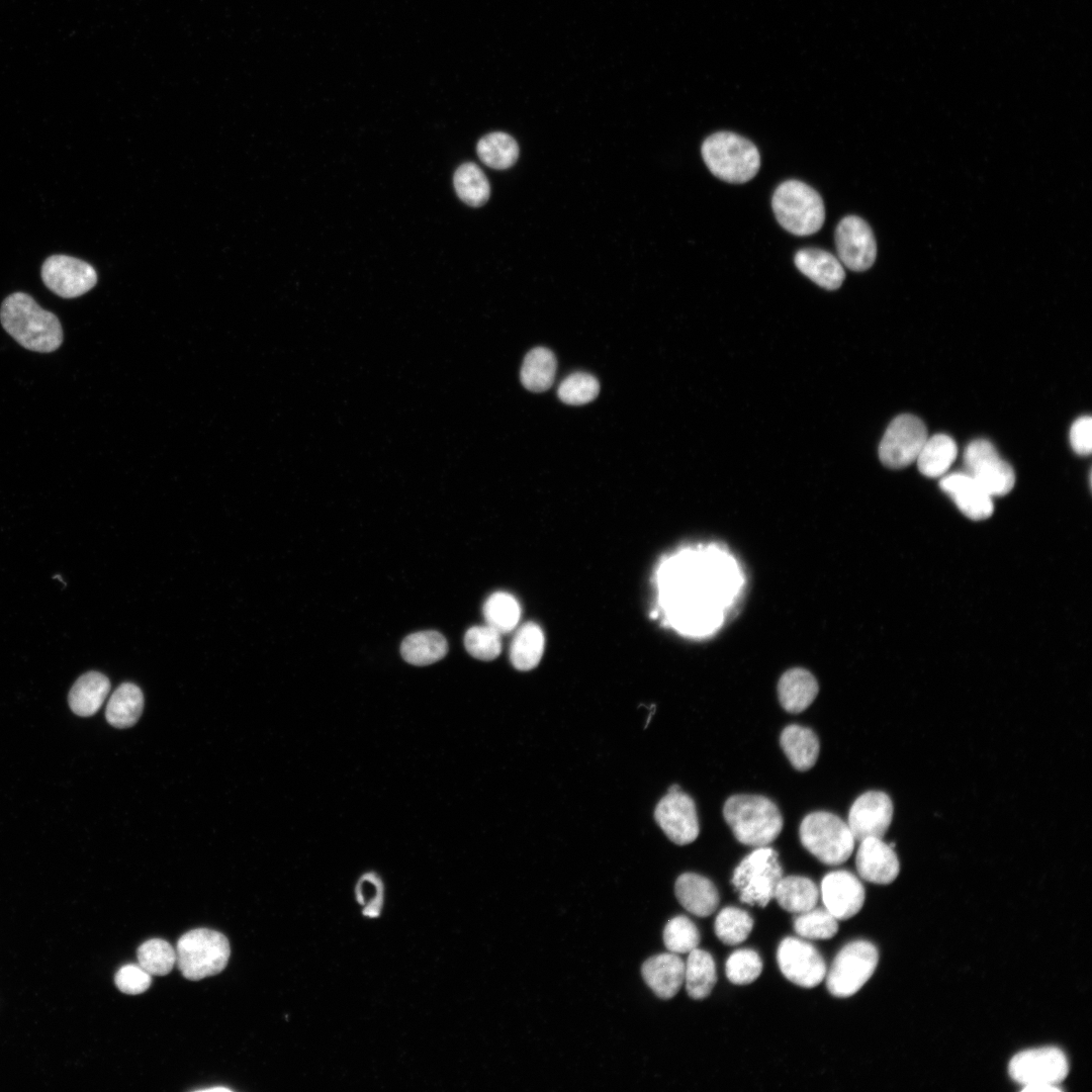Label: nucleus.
<instances>
[{
    "label": "nucleus",
    "mask_w": 1092,
    "mask_h": 1092,
    "mask_svg": "<svg viewBox=\"0 0 1092 1092\" xmlns=\"http://www.w3.org/2000/svg\"><path fill=\"white\" fill-rule=\"evenodd\" d=\"M0 320L5 331L28 350L48 353L62 344L63 331L58 317L26 293L15 292L6 297Z\"/></svg>",
    "instance_id": "f257e3e1"
},
{
    "label": "nucleus",
    "mask_w": 1092,
    "mask_h": 1092,
    "mask_svg": "<svg viewBox=\"0 0 1092 1092\" xmlns=\"http://www.w3.org/2000/svg\"><path fill=\"white\" fill-rule=\"evenodd\" d=\"M723 815L735 838L749 846H766L783 828L779 808L763 796H731L724 804Z\"/></svg>",
    "instance_id": "f03ea898"
},
{
    "label": "nucleus",
    "mask_w": 1092,
    "mask_h": 1092,
    "mask_svg": "<svg viewBox=\"0 0 1092 1092\" xmlns=\"http://www.w3.org/2000/svg\"><path fill=\"white\" fill-rule=\"evenodd\" d=\"M701 151L710 172L728 183H745L757 174L760 167V156L755 145L734 132L711 134L704 141Z\"/></svg>",
    "instance_id": "7ed1b4c3"
},
{
    "label": "nucleus",
    "mask_w": 1092,
    "mask_h": 1092,
    "mask_svg": "<svg viewBox=\"0 0 1092 1092\" xmlns=\"http://www.w3.org/2000/svg\"><path fill=\"white\" fill-rule=\"evenodd\" d=\"M771 207L779 223L796 236L817 233L825 220V206L820 194L799 180H787L774 192Z\"/></svg>",
    "instance_id": "20e7f679"
},
{
    "label": "nucleus",
    "mask_w": 1092,
    "mask_h": 1092,
    "mask_svg": "<svg viewBox=\"0 0 1092 1092\" xmlns=\"http://www.w3.org/2000/svg\"><path fill=\"white\" fill-rule=\"evenodd\" d=\"M175 950L180 972L191 981L220 973L231 953L228 938L208 928H196L184 933L178 939Z\"/></svg>",
    "instance_id": "39448f33"
},
{
    "label": "nucleus",
    "mask_w": 1092,
    "mask_h": 1092,
    "mask_svg": "<svg viewBox=\"0 0 1092 1092\" xmlns=\"http://www.w3.org/2000/svg\"><path fill=\"white\" fill-rule=\"evenodd\" d=\"M803 846L828 866L844 862L852 853L854 837L837 815L818 811L808 814L799 828Z\"/></svg>",
    "instance_id": "423d86ee"
},
{
    "label": "nucleus",
    "mask_w": 1092,
    "mask_h": 1092,
    "mask_svg": "<svg viewBox=\"0 0 1092 1092\" xmlns=\"http://www.w3.org/2000/svg\"><path fill=\"white\" fill-rule=\"evenodd\" d=\"M782 878L779 853L771 847L760 846L735 868L731 884L739 893L742 903L765 907L774 899Z\"/></svg>",
    "instance_id": "0eeeda50"
},
{
    "label": "nucleus",
    "mask_w": 1092,
    "mask_h": 1092,
    "mask_svg": "<svg viewBox=\"0 0 1092 1092\" xmlns=\"http://www.w3.org/2000/svg\"><path fill=\"white\" fill-rule=\"evenodd\" d=\"M879 962L877 947L867 940L847 943L826 973L829 993L838 998L855 994L872 977Z\"/></svg>",
    "instance_id": "6e6552de"
},
{
    "label": "nucleus",
    "mask_w": 1092,
    "mask_h": 1092,
    "mask_svg": "<svg viewBox=\"0 0 1092 1092\" xmlns=\"http://www.w3.org/2000/svg\"><path fill=\"white\" fill-rule=\"evenodd\" d=\"M966 473L973 477L992 497L1012 490L1015 474L1012 467L985 439L972 441L964 453Z\"/></svg>",
    "instance_id": "1a4fd4ad"
},
{
    "label": "nucleus",
    "mask_w": 1092,
    "mask_h": 1092,
    "mask_svg": "<svg viewBox=\"0 0 1092 1092\" xmlns=\"http://www.w3.org/2000/svg\"><path fill=\"white\" fill-rule=\"evenodd\" d=\"M927 438V429L919 418L900 415L890 423L882 438L880 460L889 468H904L916 461Z\"/></svg>",
    "instance_id": "9d476101"
},
{
    "label": "nucleus",
    "mask_w": 1092,
    "mask_h": 1092,
    "mask_svg": "<svg viewBox=\"0 0 1092 1092\" xmlns=\"http://www.w3.org/2000/svg\"><path fill=\"white\" fill-rule=\"evenodd\" d=\"M1010 1078L1023 1087L1035 1084L1056 1085L1069 1073L1065 1054L1058 1048L1044 1046L1016 1054L1009 1062Z\"/></svg>",
    "instance_id": "9b49d317"
},
{
    "label": "nucleus",
    "mask_w": 1092,
    "mask_h": 1092,
    "mask_svg": "<svg viewBox=\"0 0 1092 1092\" xmlns=\"http://www.w3.org/2000/svg\"><path fill=\"white\" fill-rule=\"evenodd\" d=\"M777 959L782 974L790 982L803 988L816 987L827 973L820 952L811 943L800 938L783 939L778 947Z\"/></svg>",
    "instance_id": "f8f14e48"
},
{
    "label": "nucleus",
    "mask_w": 1092,
    "mask_h": 1092,
    "mask_svg": "<svg viewBox=\"0 0 1092 1092\" xmlns=\"http://www.w3.org/2000/svg\"><path fill=\"white\" fill-rule=\"evenodd\" d=\"M838 260L852 271H866L877 257V244L869 223L856 215L843 217L834 234Z\"/></svg>",
    "instance_id": "ddd939ff"
},
{
    "label": "nucleus",
    "mask_w": 1092,
    "mask_h": 1092,
    "mask_svg": "<svg viewBox=\"0 0 1092 1092\" xmlns=\"http://www.w3.org/2000/svg\"><path fill=\"white\" fill-rule=\"evenodd\" d=\"M46 286L64 298L78 297L97 282V274L88 263L66 255L49 257L41 267Z\"/></svg>",
    "instance_id": "4468645a"
},
{
    "label": "nucleus",
    "mask_w": 1092,
    "mask_h": 1092,
    "mask_svg": "<svg viewBox=\"0 0 1092 1092\" xmlns=\"http://www.w3.org/2000/svg\"><path fill=\"white\" fill-rule=\"evenodd\" d=\"M654 817L665 835L678 845L693 842L700 827L694 800L679 791L667 792L655 807Z\"/></svg>",
    "instance_id": "2eb2a0df"
},
{
    "label": "nucleus",
    "mask_w": 1092,
    "mask_h": 1092,
    "mask_svg": "<svg viewBox=\"0 0 1092 1092\" xmlns=\"http://www.w3.org/2000/svg\"><path fill=\"white\" fill-rule=\"evenodd\" d=\"M893 813V802L886 793L869 791L851 805L847 825L855 840L882 838L891 825Z\"/></svg>",
    "instance_id": "dca6fc26"
},
{
    "label": "nucleus",
    "mask_w": 1092,
    "mask_h": 1092,
    "mask_svg": "<svg viewBox=\"0 0 1092 1092\" xmlns=\"http://www.w3.org/2000/svg\"><path fill=\"white\" fill-rule=\"evenodd\" d=\"M825 909L837 920H846L859 912L864 903V889L850 872L834 871L821 882Z\"/></svg>",
    "instance_id": "f3484780"
},
{
    "label": "nucleus",
    "mask_w": 1092,
    "mask_h": 1092,
    "mask_svg": "<svg viewBox=\"0 0 1092 1092\" xmlns=\"http://www.w3.org/2000/svg\"><path fill=\"white\" fill-rule=\"evenodd\" d=\"M939 486L969 519H988L994 511L992 496L968 473L944 474Z\"/></svg>",
    "instance_id": "a211bd4d"
},
{
    "label": "nucleus",
    "mask_w": 1092,
    "mask_h": 1092,
    "mask_svg": "<svg viewBox=\"0 0 1092 1092\" xmlns=\"http://www.w3.org/2000/svg\"><path fill=\"white\" fill-rule=\"evenodd\" d=\"M855 864L863 880L880 885L892 883L900 872V862L893 846L879 837H868L860 841Z\"/></svg>",
    "instance_id": "6ab92c4d"
},
{
    "label": "nucleus",
    "mask_w": 1092,
    "mask_h": 1092,
    "mask_svg": "<svg viewBox=\"0 0 1092 1092\" xmlns=\"http://www.w3.org/2000/svg\"><path fill=\"white\" fill-rule=\"evenodd\" d=\"M641 975L658 998L667 1000L675 996L684 984L685 963L676 953H659L643 963Z\"/></svg>",
    "instance_id": "aec40b11"
},
{
    "label": "nucleus",
    "mask_w": 1092,
    "mask_h": 1092,
    "mask_svg": "<svg viewBox=\"0 0 1092 1092\" xmlns=\"http://www.w3.org/2000/svg\"><path fill=\"white\" fill-rule=\"evenodd\" d=\"M794 262L805 276L828 290L839 288L845 278L840 261L821 249H801L795 254Z\"/></svg>",
    "instance_id": "412c9836"
},
{
    "label": "nucleus",
    "mask_w": 1092,
    "mask_h": 1092,
    "mask_svg": "<svg viewBox=\"0 0 1092 1092\" xmlns=\"http://www.w3.org/2000/svg\"><path fill=\"white\" fill-rule=\"evenodd\" d=\"M674 893L680 905L699 917L711 915L719 904V894L715 885L709 879L695 873L680 875L675 881Z\"/></svg>",
    "instance_id": "4be33fe9"
},
{
    "label": "nucleus",
    "mask_w": 1092,
    "mask_h": 1092,
    "mask_svg": "<svg viewBox=\"0 0 1092 1092\" xmlns=\"http://www.w3.org/2000/svg\"><path fill=\"white\" fill-rule=\"evenodd\" d=\"M819 686L815 676L803 667L785 671L778 682V696L782 707L790 713L806 710L815 700Z\"/></svg>",
    "instance_id": "5701e85b"
},
{
    "label": "nucleus",
    "mask_w": 1092,
    "mask_h": 1092,
    "mask_svg": "<svg viewBox=\"0 0 1092 1092\" xmlns=\"http://www.w3.org/2000/svg\"><path fill=\"white\" fill-rule=\"evenodd\" d=\"M110 690L109 679L98 671L82 674L70 690L68 701L78 716L94 715L102 706Z\"/></svg>",
    "instance_id": "b1692460"
},
{
    "label": "nucleus",
    "mask_w": 1092,
    "mask_h": 1092,
    "mask_svg": "<svg viewBox=\"0 0 1092 1092\" xmlns=\"http://www.w3.org/2000/svg\"><path fill=\"white\" fill-rule=\"evenodd\" d=\"M780 744L791 764L798 770L810 769L819 755V740L810 728L789 725L781 733Z\"/></svg>",
    "instance_id": "393cba45"
},
{
    "label": "nucleus",
    "mask_w": 1092,
    "mask_h": 1092,
    "mask_svg": "<svg viewBox=\"0 0 1092 1092\" xmlns=\"http://www.w3.org/2000/svg\"><path fill=\"white\" fill-rule=\"evenodd\" d=\"M818 898L819 891L815 883L801 876L783 877L774 895V899L784 910L795 914L813 909Z\"/></svg>",
    "instance_id": "a878e982"
},
{
    "label": "nucleus",
    "mask_w": 1092,
    "mask_h": 1092,
    "mask_svg": "<svg viewBox=\"0 0 1092 1092\" xmlns=\"http://www.w3.org/2000/svg\"><path fill=\"white\" fill-rule=\"evenodd\" d=\"M144 709V695L131 682L120 685L111 695L105 711L107 722L116 728H128L136 723Z\"/></svg>",
    "instance_id": "bb28decb"
},
{
    "label": "nucleus",
    "mask_w": 1092,
    "mask_h": 1092,
    "mask_svg": "<svg viewBox=\"0 0 1092 1092\" xmlns=\"http://www.w3.org/2000/svg\"><path fill=\"white\" fill-rule=\"evenodd\" d=\"M448 652L445 637L437 631H421L406 636L401 645L402 658L418 666L429 665L441 660Z\"/></svg>",
    "instance_id": "cd10ccee"
},
{
    "label": "nucleus",
    "mask_w": 1092,
    "mask_h": 1092,
    "mask_svg": "<svg viewBox=\"0 0 1092 1092\" xmlns=\"http://www.w3.org/2000/svg\"><path fill=\"white\" fill-rule=\"evenodd\" d=\"M958 454L956 442L947 435L928 437L916 459L919 471L927 477H940L954 461Z\"/></svg>",
    "instance_id": "c85d7f7f"
},
{
    "label": "nucleus",
    "mask_w": 1092,
    "mask_h": 1092,
    "mask_svg": "<svg viewBox=\"0 0 1092 1092\" xmlns=\"http://www.w3.org/2000/svg\"><path fill=\"white\" fill-rule=\"evenodd\" d=\"M717 981L716 966L712 956L698 947L689 952L685 963L686 990L696 1000L706 998Z\"/></svg>",
    "instance_id": "c756f323"
},
{
    "label": "nucleus",
    "mask_w": 1092,
    "mask_h": 1092,
    "mask_svg": "<svg viewBox=\"0 0 1092 1092\" xmlns=\"http://www.w3.org/2000/svg\"><path fill=\"white\" fill-rule=\"evenodd\" d=\"M544 641L543 632L537 624H524L511 643L510 660L513 666L522 671L536 667L544 651Z\"/></svg>",
    "instance_id": "7c9ffc66"
},
{
    "label": "nucleus",
    "mask_w": 1092,
    "mask_h": 1092,
    "mask_svg": "<svg viewBox=\"0 0 1092 1092\" xmlns=\"http://www.w3.org/2000/svg\"><path fill=\"white\" fill-rule=\"evenodd\" d=\"M556 367L557 362L552 351L544 347L534 348L524 358L521 381L533 392L545 391L554 382Z\"/></svg>",
    "instance_id": "2f4dec72"
},
{
    "label": "nucleus",
    "mask_w": 1092,
    "mask_h": 1092,
    "mask_svg": "<svg viewBox=\"0 0 1092 1092\" xmlns=\"http://www.w3.org/2000/svg\"><path fill=\"white\" fill-rule=\"evenodd\" d=\"M476 152L486 166L496 170L510 168L519 157L517 142L510 134L502 131L490 132L481 138L477 143Z\"/></svg>",
    "instance_id": "473e14b6"
},
{
    "label": "nucleus",
    "mask_w": 1092,
    "mask_h": 1092,
    "mask_svg": "<svg viewBox=\"0 0 1092 1092\" xmlns=\"http://www.w3.org/2000/svg\"><path fill=\"white\" fill-rule=\"evenodd\" d=\"M453 182L458 197L470 206H481L489 198L488 180L483 171L472 162L463 163L457 168Z\"/></svg>",
    "instance_id": "72a5a7b5"
},
{
    "label": "nucleus",
    "mask_w": 1092,
    "mask_h": 1092,
    "mask_svg": "<svg viewBox=\"0 0 1092 1092\" xmlns=\"http://www.w3.org/2000/svg\"><path fill=\"white\" fill-rule=\"evenodd\" d=\"M483 615L487 626L499 634L512 631L518 624L521 609L517 600L505 592H496L486 600Z\"/></svg>",
    "instance_id": "f704fd0d"
},
{
    "label": "nucleus",
    "mask_w": 1092,
    "mask_h": 1092,
    "mask_svg": "<svg viewBox=\"0 0 1092 1092\" xmlns=\"http://www.w3.org/2000/svg\"><path fill=\"white\" fill-rule=\"evenodd\" d=\"M753 928V919L744 910L726 907L717 915L714 929L717 937L724 944L737 945L743 942Z\"/></svg>",
    "instance_id": "c9c22d12"
},
{
    "label": "nucleus",
    "mask_w": 1092,
    "mask_h": 1092,
    "mask_svg": "<svg viewBox=\"0 0 1092 1092\" xmlns=\"http://www.w3.org/2000/svg\"><path fill=\"white\" fill-rule=\"evenodd\" d=\"M136 958L139 965L151 976H164L176 964V950L168 941L152 938L139 946Z\"/></svg>",
    "instance_id": "e433bc0d"
},
{
    "label": "nucleus",
    "mask_w": 1092,
    "mask_h": 1092,
    "mask_svg": "<svg viewBox=\"0 0 1092 1092\" xmlns=\"http://www.w3.org/2000/svg\"><path fill=\"white\" fill-rule=\"evenodd\" d=\"M797 934L806 939H829L838 930L837 919L826 909H815L798 914L794 921Z\"/></svg>",
    "instance_id": "4c0bfd02"
},
{
    "label": "nucleus",
    "mask_w": 1092,
    "mask_h": 1092,
    "mask_svg": "<svg viewBox=\"0 0 1092 1092\" xmlns=\"http://www.w3.org/2000/svg\"><path fill=\"white\" fill-rule=\"evenodd\" d=\"M700 933L694 922L686 916H675L663 929V942L673 953H689L700 943Z\"/></svg>",
    "instance_id": "58836bf2"
},
{
    "label": "nucleus",
    "mask_w": 1092,
    "mask_h": 1092,
    "mask_svg": "<svg viewBox=\"0 0 1092 1092\" xmlns=\"http://www.w3.org/2000/svg\"><path fill=\"white\" fill-rule=\"evenodd\" d=\"M599 391L600 384L594 375L585 372H575L562 380L557 394L564 403L580 405L594 400Z\"/></svg>",
    "instance_id": "ea45409f"
},
{
    "label": "nucleus",
    "mask_w": 1092,
    "mask_h": 1092,
    "mask_svg": "<svg viewBox=\"0 0 1092 1092\" xmlns=\"http://www.w3.org/2000/svg\"><path fill=\"white\" fill-rule=\"evenodd\" d=\"M762 962L753 949H738L726 961L727 979L735 985H747L754 982L761 974Z\"/></svg>",
    "instance_id": "a19ab883"
},
{
    "label": "nucleus",
    "mask_w": 1092,
    "mask_h": 1092,
    "mask_svg": "<svg viewBox=\"0 0 1092 1092\" xmlns=\"http://www.w3.org/2000/svg\"><path fill=\"white\" fill-rule=\"evenodd\" d=\"M464 645L467 652L474 658L489 661L500 653V634L487 625L474 626L466 631Z\"/></svg>",
    "instance_id": "79ce46f5"
},
{
    "label": "nucleus",
    "mask_w": 1092,
    "mask_h": 1092,
    "mask_svg": "<svg viewBox=\"0 0 1092 1092\" xmlns=\"http://www.w3.org/2000/svg\"><path fill=\"white\" fill-rule=\"evenodd\" d=\"M355 898L364 916L369 918L379 916L384 901V886L381 878L373 872L364 873L355 886Z\"/></svg>",
    "instance_id": "37998d69"
},
{
    "label": "nucleus",
    "mask_w": 1092,
    "mask_h": 1092,
    "mask_svg": "<svg viewBox=\"0 0 1092 1092\" xmlns=\"http://www.w3.org/2000/svg\"><path fill=\"white\" fill-rule=\"evenodd\" d=\"M114 981L121 992L138 995L149 989L152 977L139 964H128L117 971Z\"/></svg>",
    "instance_id": "c03bdc74"
},
{
    "label": "nucleus",
    "mask_w": 1092,
    "mask_h": 1092,
    "mask_svg": "<svg viewBox=\"0 0 1092 1092\" xmlns=\"http://www.w3.org/2000/svg\"><path fill=\"white\" fill-rule=\"evenodd\" d=\"M1070 443L1075 453L1087 456L1092 451V419L1090 416L1078 418L1070 429Z\"/></svg>",
    "instance_id": "a18cd8bd"
},
{
    "label": "nucleus",
    "mask_w": 1092,
    "mask_h": 1092,
    "mask_svg": "<svg viewBox=\"0 0 1092 1092\" xmlns=\"http://www.w3.org/2000/svg\"><path fill=\"white\" fill-rule=\"evenodd\" d=\"M1022 1091H1026V1092H1059V1091H1062V1089L1057 1087L1056 1085L1035 1084V1085L1024 1086L1022 1088Z\"/></svg>",
    "instance_id": "49530a36"
},
{
    "label": "nucleus",
    "mask_w": 1092,
    "mask_h": 1092,
    "mask_svg": "<svg viewBox=\"0 0 1092 1092\" xmlns=\"http://www.w3.org/2000/svg\"><path fill=\"white\" fill-rule=\"evenodd\" d=\"M203 1091H230V1089L225 1088V1087H214V1088H207V1089H205Z\"/></svg>",
    "instance_id": "de8ad7c7"
},
{
    "label": "nucleus",
    "mask_w": 1092,
    "mask_h": 1092,
    "mask_svg": "<svg viewBox=\"0 0 1092 1092\" xmlns=\"http://www.w3.org/2000/svg\"><path fill=\"white\" fill-rule=\"evenodd\" d=\"M679 790H680V787H679L678 785H671V786H670V787L668 788V791H667V792H676V791H679Z\"/></svg>",
    "instance_id": "09e8293b"
}]
</instances>
